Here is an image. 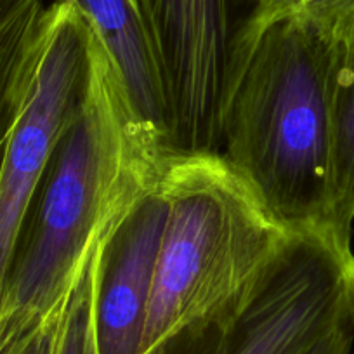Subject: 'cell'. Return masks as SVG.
Masks as SVG:
<instances>
[{
	"label": "cell",
	"mask_w": 354,
	"mask_h": 354,
	"mask_svg": "<svg viewBox=\"0 0 354 354\" xmlns=\"http://www.w3.org/2000/svg\"><path fill=\"white\" fill-rule=\"evenodd\" d=\"M167 149L136 113L106 50L88 32L84 96L56 145L12 259L0 349L63 304L111 224L155 181Z\"/></svg>",
	"instance_id": "6da1fadb"
},
{
	"label": "cell",
	"mask_w": 354,
	"mask_h": 354,
	"mask_svg": "<svg viewBox=\"0 0 354 354\" xmlns=\"http://www.w3.org/2000/svg\"><path fill=\"white\" fill-rule=\"evenodd\" d=\"M346 2L274 23L233 56L221 153L297 234H333L332 94Z\"/></svg>",
	"instance_id": "7a4b0ae2"
},
{
	"label": "cell",
	"mask_w": 354,
	"mask_h": 354,
	"mask_svg": "<svg viewBox=\"0 0 354 354\" xmlns=\"http://www.w3.org/2000/svg\"><path fill=\"white\" fill-rule=\"evenodd\" d=\"M158 186L167 216L141 354L236 318L301 236L223 153L167 149Z\"/></svg>",
	"instance_id": "3957f363"
},
{
	"label": "cell",
	"mask_w": 354,
	"mask_h": 354,
	"mask_svg": "<svg viewBox=\"0 0 354 354\" xmlns=\"http://www.w3.org/2000/svg\"><path fill=\"white\" fill-rule=\"evenodd\" d=\"M346 325H354L353 247L309 233L236 318L174 340L162 354H308Z\"/></svg>",
	"instance_id": "277c9868"
},
{
	"label": "cell",
	"mask_w": 354,
	"mask_h": 354,
	"mask_svg": "<svg viewBox=\"0 0 354 354\" xmlns=\"http://www.w3.org/2000/svg\"><path fill=\"white\" fill-rule=\"evenodd\" d=\"M241 2L247 0H138L162 75L172 151L223 149Z\"/></svg>",
	"instance_id": "5b68a950"
},
{
	"label": "cell",
	"mask_w": 354,
	"mask_h": 354,
	"mask_svg": "<svg viewBox=\"0 0 354 354\" xmlns=\"http://www.w3.org/2000/svg\"><path fill=\"white\" fill-rule=\"evenodd\" d=\"M88 71V30L66 2L47 8L35 80L0 162V308L26 217L56 145L78 110Z\"/></svg>",
	"instance_id": "8992f818"
},
{
	"label": "cell",
	"mask_w": 354,
	"mask_h": 354,
	"mask_svg": "<svg viewBox=\"0 0 354 354\" xmlns=\"http://www.w3.org/2000/svg\"><path fill=\"white\" fill-rule=\"evenodd\" d=\"M165 216L156 176L97 245L93 299L97 354H141Z\"/></svg>",
	"instance_id": "52a82bcc"
},
{
	"label": "cell",
	"mask_w": 354,
	"mask_h": 354,
	"mask_svg": "<svg viewBox=\"0 0 354 354\" xmlns=\"http://www.w3.org/2000/svg\"><path fill=\"white\" fill-rule=\"evenodd\" d=\"M84 19L103 46L136 113L163 139L169 138V110L158 61L138 0H57Z\"/></svg>",
	"instance_id": "ba28073f"
},
{
	"label": "cell",
	"mask_w": 354,
	"mask_h": 354,
	"mask_svg": "<svg viewBox=\"0 0 354 354\" xmlns=\"http://www.w3.org/2000/svg\"><path fill=\"white\" fill-rule=\"evenodd\" d=\"M346 2L340 16V40L332 94V200L330 227L351 243L354 223V28Z\"/></svg>",
	"instance_id": "9c48e42d"
},
{
	"label": "cell",
	"mask_w": 354,
	"mask_h": 354,
	"mask_svg": "<svg viewBox=\"0 0 354 354\" xmlns=\"http://www.w3.org/2000/svg\"><path fill=\"white\" fill-rule=\"evenodd\" d=\"M96 250L68 294L53 354H97L93 316Z\"/></svg>",
	"instance_id": "30bf717a"
},
{
	"label": "cell",
	"mask_w": 354,
	"mask_h": 354,
	"mask_svg": "<svg viewBox=\"0 0 354 354\" xmlns=\"http://www.w3.org/2000/svg\"><path fill=\"white\" fill-rule=\"evenodd\" d=\"M339 2H344V0H247L248 11L238 33L234 50L241 44L250 42L262 30L274 23L313 11V9L339 4Z\"/></svg>",
	"instance_id": "8fae6325"
},
{
	"label": "cell",
	"mask_w": 354,
	"mask_h": 354,
	"mask_svg": "<svg viewBox=\"0 0 354 354\" xmlns=\"http://www.w3.org/2000/svg\"><path fill=\"white\" fill-rule=\"evenodd\" d=\"M66 299H64L59 308H56L42 322L37 323L25 335L19 337L18 340H15L9 346L2 347L0 354H53Z\"/></svg>",
	"instance_id": "7c38bea8"
},
{
	"label": "cell",
	"mask_w": 354,
	"mask_h": 354,
	"mask_svg": "<svg viewBox=\"0 0 354 354\" xmlns=\"http://www.w3.org/2000/svg\"><path fill=\"white\" fill-rule=\"evenodd\" d=\"M354 342V325H346L326 335L308 354H351Z\"/></svg>",
	"instance_id": "4fadbf2b"
},
{
	"label": "cell",
	"mask_w": 354,
	"mask_h": 354,
	"mask_svg": "<svg viewBox=\"0 0 354 354\" xmlns=\"http://www.w3.org/2000/svg\"><path fill=\"white\" fill-rule=\"evenodd\" d=\"M349 18H351V25L354 28V0L351 2V8H349Z\"/></svg>",
	"instance_id": "5bb4252c"
}]
</instances>
